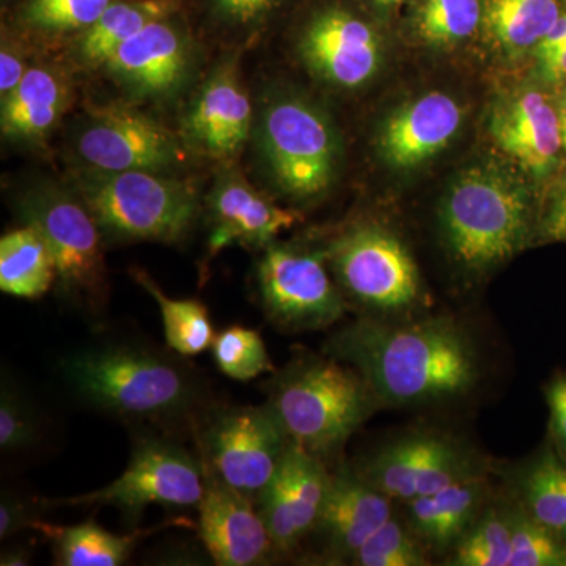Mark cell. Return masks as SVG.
I'll return each mask as SVG.
<instances>
[{
  "instance_id": "7c38bea8",
  "label": "cell",
  "mask_w": 566,
  "mask_h": 566,
  "mask_svg": "<svg viewBox=\"0 0 566 566\" xmlns=\"http://www.w3.org/2000/svg\"><path fill=\"white\" fill-rule=\"evenodd\" d=\"M392 501L409 502L442 488L490 474L485 458L461 439L439 431H415L379 447L354 468Z\"/></svg>"
},
{
  "instance_id": "b9f144b4",
  "label": "cell",
  "mask_w": 566,
  "mask_h": 566,
  "mask_svg": "<svg viewBox=\"0 0 566 566\" xmlns=\"http://www.w3.org/2000/svg\"><path fill=\"white\" fill-rule=\"evenodd\" d=\"M538 233L546 243H566V185L554 193L547 205L539 221Z\"/></svg>"
},
{
  "instance_id": "bcb514c9",
  "label": "cell",
  "mask_w": 566,
  "mask_h": 566,
  "mask_svg": "<svg viewBox=\"0 0 566 566\" xmlns=\"http://www.w3.org/2000/svg\"><path fill=\"white\" fill-rule=\"evenodd\" d=\"M558 120H560L562 148H564L566 156V96L560 104V109H558Z\"/></svg>"
},
{
  "instance_id": "60d3db41",
  "label": "cell",
  "mask_w": 566,
  "mask_h": 566,
  "mask_svg": "<svg viewBox=\"0 0 566 566\" xmlns=\"http://www.w3.org/2000/svg\"><path fill=\"white\" fill-rule=\"evenodd\" d=\"M551 411V434L560 455L566 458V376L554 379L546 390Z\"/></svg>"
},
{
  "instance_id": "277c9868",
  "label": "cell",
  "mask_w": 566,
  "mask_h": 566,
  "mask_svg": "<svg viewBox=\"0 0 566 566\" xmlns=\"http://www.w3.org/2000/svg\"><path fill=\"white\" fill-rule=\"evenodd\" d=\"M71 188L91 210L104 243H181L202 214L196 185L169 174L82 167L71 175Z\"/></svg>"
},
{
  "instance_id": "3957f363",
  "label": "cell",
  "mask_w": 566,
  "mask_h": 566,
  "mask_svg": "<svg viewBox=\"0 0 566 566\" xmlns=\"http://www.w3.org/2000/svg\"><path fill=\"white\" fill-rule=\"evenodd\" d=\"M264 390L290 438L322 460L342 450L382 408L363 375L329 354H297L274 371Z\"/></svg>"
},
{
  "instance_id": "d6a6232c",
  "label": "cell",
  "mask_w": 566,
  "mask_h": 566,
  "mask_svg": "<svg viewBox=\"0 0 566 566\" xmlns=\"http://www.w3.org/2000/svg\"><path fill=\"white\" fill-rule=\"evenodd\" d=\"M480 20V0H419L416 31L433 46H450L471 36Z\"/></svg>"
},
{
  "instance_id": "83f0119b",
  "label": "cell",
  "mask_w": 566,
  "mask_h": 566,
  "mask_svg": "<svg viewBox=\"0 0 566 566\" xmlns=\"http://www.w3.org/2000/svg\"><path fill=\"white\" fill-rule=\"evenodd\" d=\"M161 527L142 528L132 534L117 535L96 523L55 527L41 523L40 532L51 538L55 564L61 566H118L126 564L133 551L145 536Z\"/></svg>"
},
{
  "instance_id": "7402d4cb",
  "label": "cell",
  "mask_w": 566,
  "mask_h": 566,
  "mask_svg": "<svg viewBox=\"0 0 566 566\" xmlns=\"http://www.w3.org/2000/svg\"><path fill=\"white\" fill-rule=\"evenodd\" d=\"M461 120L455 99L444 93H428L386 122L378 137L379 151L395 169H411L441 151Z\"/></svg>"
},
{
  "instance_id": "4316f807",
  "label": "cell",
  "mask_w": 566,
  "mask_h": 566,
  "mask_svg": "<svg viewBox=\"0 0 566 566\" xmlns=\"http://www.w3.org/2000/svg\"><path fill=\"white\" fill-rule=\"evenodd\" d=\"M57 281L50 245L31 226L3 234L0 240V290L21 300H36Z\"/></svg>"
},
{
  "instance_id": "6da1fadb",
  "label": "cell",
  "mask_w": 566,
  "mask_h": 566,
  "mask_svg": "<svg viewBox=\"0 0 566 566\" xmlns=\"http://www.w3.org/2000/svg\"><path fill=\"white\" fill-rule=\"evenodd\" d=\"M324 354L352 365L385 406L446 403L482 376L474 337L452 316H360L327 338Z\"/></svg>"
},
{
  "instance_id": "d6986e66",
  "label": "cell",
  "mask_w": 566,
  "mask_h": 566,
  "mask_svg": "<svg viewBox=\"0 0 566 566\" xmlns=\"http://www.w3.org/2000/svg\"><path fill=\"white\" fill-rule=\"evenodd\" d=\"M300 54L319 80L354 88L365 84L381 61L374 29L344 9L314 14L300 39Z\"/></svg>"
},
{
  "instance_id": "1f68e13d",
  "label": "cell",
  "mask_w": 566,
  "mask_h": 566,
  "mask_svg": "<svg viewBox=\"0 0 566 566\" xmlns=\"http://www.w3.org/2000/svg\"><path fill=\"white\" fill-rule=\"evenodd\" d=\"M114 0H24L18 22L39 39L59 40L87 31Z\"/></svg>"
},
{
  "instance_id": "9a60e30c",
  "label": "cell",
  "mask_w": 566,
  "mask_h": 566,
  "mask_svg": "<svg viewBox=\"0 0 566 566\" xmlns=\"http://www.w3.org/2000/svg\"><path fill=\"white\" fill-rule=\"evenodd\" d=\"M196 46L177 18L148 24L117 48L103 70L118 87L137 99H164L175 95L191 76Z\"/></svg>"
},
{
  "instance_id": "30bf717a",
  "label": "cell",
  "mask_w": 566,
  "mask_h": 566,
  "mask_svg": "<svg viewBox=\"0 0 566 566\" xmlns=\"http://www.w3.org/2000/svg\"><path fill=\"white\" fill-rule=\"evenodd\" d=\"M324 251L270 243L256 264L266 318L283 333L329 329L345 315V294L327 273Z\"/></svg>"
},
{
  "instance_id": "cb8c5ba5",
  "label": "cell",
  "mask_w": 566,
  "mask_h": 566,
  "mask_svg": "<svg viewBox=\"0 0 566 566\" xmlns=\"http://www.w3.org/2000/svg\"><path fill=\"white\" fill-rule=\"evenodd\" d=\"M70 85L52 66H32L18 87L2 98L0 129L14 144H40L61 123L70 106Z\"/></svg>"
},
{
  "instance_id": "ee69618b",
  "label": "cell",
  "mask_w": 566,
  "mask_h": 566,
  "mask_svg": "<svg viewBox=\"0 0 566 566\" xmlns=\"http://www.w3.org/2000/svg\"><path fill=\"white\" fill-rule=\"evenodd\" d=\"M539 61H542L547 80L560 81L566 77V44L556 51L542 55Z\"/></svg>"
},
{
  "instance_id": "74e56055",
  "label": "cell",
  "mask_w": 566,
  "mask_h": 566,
  "mask_svg": "<svg viewBox=\"0 0 566 566\" xmlns=\"http://www.w3.org/2000/svg\"><path fill=\"white\" fill-rule=\"evenodd\" d=\"M277 3L279 0H210V9L221 24L245 31L270 17Z\"/></svg>"
},
{
  "instance_id": "52a82bcc",
  "label": "cell",
  "mask_w": 566,
  "mask_h": 566,
  "mask_svg": "<svg viewBox=\"0 0 566 566\" xmlns=\"http://www.w3.org/2000/svg\"><path fill=\"white\" fill-rule=\"evenodd\" d=\"M253 133L264 170L283 196L311 200L329 191L340 142L315 103L296 95L271 99Z\"/></svg>"
},
{
  "instance_id": "4fadbf2b",
  "label": "cell",
  "mask_w": 566,
  "mask_h": 566,
  "mask_svg": "<svg viewBox=\"0 0 566 566\" xmlns=\"http://www.w3.org/2000/svg\"><path fill=\"white\" fill-rule=\"evenodd\" d=\"M73 147L84 167L103 172L170 174L188 150L161 123L123 106L88 111L74 133Z\"/></svg>"
},
{
  "instance_id": "603a6c76",
  "label": "cell",
  "mask_w": 566,
  "mask_h": 566,
  "mask_svg": "<svg viewBox=\"0 0 566 566\" xmlns=\"http://www.w3.org/2000/svg\"><path fill=\"white\" fill-rule=\"evenodd\" d=\"M491 501L490 474L472 476L405 502L406 523L430 554L442 556L455 549Z\"/></svg>"
},
{
  "instance_id": "d4e9b609",
  "label": "cell",
  "mask_w": 566,
  "mask_h": 566,
  "mask_svg": "<svg viewBox=\"0 0 566 566\" xmlns=\"http://www.w3.org/2000/svg\"><path fill=\"white\" fill-rule=\"evenodd\" d=\"M509 495L528 516L566 545V458L546 446L505 471Z\"/></svg>"
},
{
  "instance_id": "f6af8a7d",
  "label": "cell",
  "mask_w": 566,
  "mask_h": 566,
  "mask_svg": "<svg viewBox=\"0 0 566 566\" xmlns=\"http://www.w3.org/2000/svg\"><path fill=\"white\" fill-rule=\"evenodd\" d=\"M32 564L31 551L25 546H14L3 551L0 556V565L2 566H25Z\"/></svg>"
},
{
  "instance_id": "ab89813d",
  "label": "cell",
  "mask_w": 566,
  "mask_h": 566,
  "mask_svg": "<svg viewBox=\"0 0 566 566\" xmlns=\"http://www.w3.org/2000/svg\"><path fill=\"white\" fill-rule=\"evenodd\" d=\"M29 69L28 54L20 43L3 35L0 50V99L18 87Z\"/></svg>"
},
{
  "instance_id": "8992f818",
  "label": "cell",
  "mask_w": 566,
  "mask_h": 566,
  "mask_svg": "<svg viewBox=\"0 0 566 566\" xmlns=\"http://www.w3.org/2000/svg\"><path fill=\"white\" fill-rule=\"evenodd\" d=\"M17 210L50 245L61 296L93 316L109 297L103 234L73 188L36 182L18 193Z\"/></svg>"
},
{
  "instance_id": "ffe728a7",
  "label": "cell",
  "mask_w": 566,
  "mask_h": 566,
  "mask_svg": "<svg viewBox=\"0 0 566 566\" xmlns=\"http://www.w3.org/2000/svg\"><path fill=\"white\" fill-rule=\"evenodd\" d=\"M392 499L376 490L349 465L331 476L329 491L314 534L322 536L333 564H352L368 536L394 516Z\"/></svg>"
},
{
  "instance_id": "ba28073f",
  "label": "cell",
  "mask_w": 566,
  "mask_h": 566,
  "mask_svg": "<svg viewBox=\"0 0 566 566\" xmlns=\"http://www.w3.org/2000/svg\"><path fill=\"white\" fill-rule=\"evenodd\" d=\"M345 296L381 319L412 318L423 303L422 282L403 241L376 223H359L324 249Z\"/></svg>"
},
{
  "instance_id": "44dd1931",
  "label": "cell",
  "mask_w": 566,
  "mask_h": 566,
  "mask_svg": "<svg viewBox=\"0 0 566 566\" xmlns=\"http://www.w3.org/2000/svg\"><path fill=\"white\" fill-rule=\"evenodd\" d=\"M495 144L536 178L553 172L562 148L558 112L538 92L502 103L491 118Z\"/></svg>"
},
{
  "instance_id": "e575fe53",
  "label": "cell",
  "mask_w": 566,
  "mask_h": 566,
  "mask_svg": "<svg viewBox=\"0 0 566 566\" xmlns=\"http://www.w3.org/2000/svg\"><path fill=\"white\" fill-rule=\"evenodd\" d=\"M430 551L409 528L406 521L392 516L353 557L357 566H427L431 564Z\"/></svg>"
},
{
  "instance_id": "484cf974",
  "label": "cell",
  "mask_w": 566,
  "mask_h": 566,
  "mask_svg": "<svg viewBox=\"0 0 566 566\" xmlns=\"http://www.w3.org/2000/svg\"><path fill=\"white\" fill-rule=\"evenodd\" d=\"M177 11L178 0H114L95 24L74 39V59L84 69H103L122 43Z\"/></svg>"
},
{
  "instance_id": "8d00e7d4",
  "label": "cell",
  "mask_w": 566,
  "mask_h": 566,
  "mask_svg": "<svg viewBox=\"0 0 566 566\" xmlns=\"http://www.w3.org/2000/svg\"><path fill=\"white\" fill-rule=\"evenodd\" d=\"M43 436L39 411L11 382H2L0 392V449L7 453L24 452L39 444Z\"/></svg>"
},
{
  "instance_id": "9c48e42d",
  "label": "cell",
  "mask_w": 566,
  "mask_h": 566,
  "mask_svg": "<svg viewBox=\"0 0 566 566\" xmlns=\"http://www.w3.org/2000/svg\"><path fill=\"white\" fill-rule=\"evenodd\" d=\"M203 464L185 447L167 438H140L128 468L117 480L92 493L62 499H39L41 510L59 506H114L136 526L147 506L191 509L203 495Z\"/></svg>"
},
{
  "instance_id": "5bb4252c",
  "label": "cell",
  "mask_w": 566,
  "mask_h": 566,
  "mask_svg": "<svg viewBox=\"0 0 566 566\" xmlns=\"http://www.w3.org/2000/svg\"><path fill=\"white\" fill-rule=\"evenodd\" d=\"M252 103L241 80L238 52L223 57L205 77L181 117L180 137L196 155L233 164L251 139Z\"/></svg>"
},
{
  "instance_id": "8fae6325",
  "label": "cell",
  "mask_w": 566,
  "mask_h": 566,
  "mask_svg": "<svg viewBox=\"0 0 566 566\" xmlns=\"http://www.w3.org/2000/svg\"><path fill=\"white\" fill-rule=\"evenodd\" d=\"M196 433L205 463L253 502L293 441L268 403L212 408Z\"/></svg>"
},
{
  "instance_id": "d590c367",
  "label": "cell",
  "mask_w": 566,
  "mask_h": 566,
  "mask_svg": "<svg viewBox=\"0 0 566 566\" xmlns=\"http://www.w3.org/2000/svg\"><path fill=\"white\" fill-rule=\"evenodd\" d=\"M512 516L510 566H566V545L506 497Z\"/></svg>"
},
{
  "instance_id": "5b68a950",
  "label": "cell",
  "mask_w": 566,
  "mask_h": 566,
  "mask_svg": "<svg viewBox=\"0 0 566 566\" xmlns=\"http://www.w3.org/2000/svg\"><path fill=\"white\" fill-rule=\"evenodd\" d=\"M441 229L450 256L465 271L485 273L531 241V199L521 182L499 170H464L442 200Z\"/></svg>"
},
{
  "instance_id": "4dcf8cb0",
  "label": "cell",
  "mask_w": 566,
  "mask_h": 566,
  "mask_svg": "<svg viewBox=\"0 0 566 566\" xmlns=\"http://www.w3.org/2000/svg\"><path fill=\"white\" fill-rule=\"evenodd\" d=\"M512 560V516L505 499L491 501L474 526L450 553L447 565L510 566Z\"/></svg>"
},
{
  "instance_id": "f1b7e54d",
  "label": "cell",
  "mask_w": 566,
  "mask_h": 566,
  "mask_svg": "<svg viewBox=\"0 0 566 566\" xmlns=\"http://www.w3.org/2000/svg\"><path fill=\"white\" fill-rule=\"evenodd\" d=\"M132 275L158 304L167 346L174 353L192 357L211 348L216 333L207 305L197 300H172L147 271L139 268H133Z\"/></svg>"
},
{
  "instance_id": "2e32d148",
  "label": "cell",
  "mask_w": 566,
  "mask_h": 566,
  "mask_svg": "<svg viewBox=\"0 0 566 566\" xmlns=\"http://www.w3.org/2000/svg\"><path fill=\"white\" fill-rule=\"evenodd\" d=\"M331 476L322 458L292 441L255 502L275 554L293 553L314 534Z\"/></svg>"
},
{
  "instance_id": "7dc6e473",
  "label": "cell",
  "mask_w": 566,
  "mask_h": 566,
  "mask_svg": "<svg viewBox=\"0 0 566 566\" xmlns=\"http://www.w3.org/2000/svg\"><path fill=\"white\" fill-rule=\"evenodd\" d=\"M375 6L381 7V9H390V7L398 6V3L403 2V0H371Z\"/></svg>"
},
{
  "instance_id": "f35d334b",
  "label": "cell",
  "mask_w": 566,
  "mask_h": 566,
  "mask_svg": "<svg viewBox=\"0 0 566 566\" xmlns=\"http://www.w3.org/2000/svg\"><path fill=\"white\" fill-rule=\"evenodd\" d=\"M41 506L39 502L33 504L20 494L3 491L0 499V539L17 535L18 532L25 528H36L41 526L39 512Z\"/></svg>"
},
{
  "instance_id": "7bdbcfd3",
  "label": "cell",
  "mask_w": 566,
  "mask_h": 566,
  "mask_svg": "<svg viewBox=\"0 0 566 566\" xmlns=\"http://www.w3.org/2000/svg\"><path fill=\"white\" fill-rule=\"evenodd\" d=\"M566 44V13L560 14L558 20L554 22L553 28L549 29V32L543 36L542 41L536 44V55L542 57V55L547 54V52L556 51L558 48L565 46Z\"/></svg>"
},
{
  "instance_id": "ac0fdd59",
  "label": "cell",
  "mask_w": 566,
  "mask_h": 566,
  "mask_svg": "<svg viewBox=\"0 0 566 566\" xmlns=\"http://www.w3.org/2000/svg\"><path fill=\"white\" fill-rule=\"evenodd\" d=\"M207 208L211 222L207 264L232 244L266 248L279 233L301 221L300 212L268 200L233 164H223L207 197Z\"/></svg>"
},
{
  "instance_id": "f546056e",
  "label": "cell",
  "mask_w": 566,
  "mask_h": 566,
  "mask_svg": "<svg viewBox=\"0 0 566 566\" xmlns=\"http://www.w3.org/2000/svg\"><path fill=\"white\" fill-rule=\"evenodd\" d=\"M560 17L557 0H486L485 24L509 51L534 48Z\"/></svg>"
},
{
  "instance_id": "7a4b0ae2",
  "label": "cell",
  "mask_w": 566,
  "mask_h": 566,
  "mask_svg": "<svg viewBox=\"0 0 566 566\" xmlns=\"http://www.w3.org/2000/svg\"><path fill=\"white\" fill-rule=\"evenodd\" d=\"M61 371L82 401L125 420L197 430L214 408L191 365L148 346H91L63 357Z\"/></svg>"
},
{
  "instance_id": "836d02e7",
  "label": "cell",
  "mask_w": 566,
  "mask_h": 566,
  "mask_svg": "<svg viewBox=\"0 0 566 566\" xmlns=\"http://www.w3.org/2000/svg\"><path fill=\"white\" fill-rule=\"evenodd\" d=\"M211 349L219 370L234 381H251L275 371L262 335L249 327H227L216 334Z\"/></svg>"
},
{
  "instance_id": "e0dca14e",
  "label": "cell",
  "mask_w": 566,
  "mask_h": 566,
  "mask_svg": "<svg viewBox=\"0 0 566 566\" xmlns=\"http://www.w3.org/2000/svg\"><path fill=\"white\" fill-rule=\"evenodd\" d=\"M202 460V458H200ZM203 464L199 535L219 566L264 565L274 556L273 539L255 502Z\"/></svg>"
}]
</instances>
